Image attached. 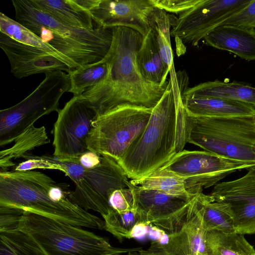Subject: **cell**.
<instances>
[{
    "label": "cell",
    "mask_w": 255,
    "mask_h": 255,
    "mask_svg": "<svg viewBox=\"0 0 255 255\" xmlns=\"http://www.w3.org/2000/svg\"><path fill=\"white\" fill-rule=\"evenodd\" d=\"M112 31V44L103 58L108 66L107 77L81 96L89 101L97 117L124 105L153 109L166 91L169 80L158 85L141 74L136 63L143 40L140 33L122 26L113 27Z\"/></svg>",
    "instance_id": "6da1fadb"
},
{
    "label": "cell",
    "mask_w": 255,
    "mask_h": 255,
    "mask_svg": "<svg viewBox=\"0 0 255 255\" xmlns=\"http://www.w3.org/2000/svg\"><path fill=\"white\" fill-rule=\"evenodd\" d=\"M162 98L153 108L142 133L117 162L127 176L138 180L154 173L166 164L186 143L185 109L180 93L171 77Z\"/></svg>",
    "instance_id": "7a4b0ae2"
},
{
    "label": "cell",
    "mask_w": 255,
    "mask_h": 255,
    "mask_svg": "<svg viewBox=\"0 0 255 255\" xmlns=\"http://www.w3.org/2000/svg\"><path fill=\"white\" fill-rule=\"evenodd\" d=\"M65 183L33 170L0 172V207L27 211L80 227L104 229V221L73 203Z\"/></svg>",
    "instance_id": "3957f363"
},
{
    "label": "cell",
    "mask_w": 255,
    "mask_h": 255,
    "mask_svg": "<svg viewBox=\"0 0 255 255\" xmlns=\"http://www.w3.org/2000/svg\"><path fill=\"white\" fill-rule=\"evenodd\" d=\"M11 2L15 20L62 54L75 69L102 60L110 49L112 28L86 29L67 26L36 9L29 0Z\"/></svg>",
    "instance_id": "277c9868"
},
{
    "label": "cell",
    "mask_w": 255,
    "mask_h": 255,
    "mask_svg": "<svg viewBox=\"0 0 255 255\" xmlns=\"http://www.w3.org/2000/svg\"><path fill=\"white\" fill-rule=\"evenodd\" d=\"M184 133L186 143L205 151L255 162V116L195 117L185 110Z\"/></svg>",
    "instance_id": "5b68a950"
},
{
    "label": "cell",
    "mask_w": 255,
    "mask_h": 255,
    "mask_svg": "<svg viewBox=\"0 0 255 255\" xmlns=\"http://www.w3.org/2000/svg\"><path fill=\"white\" fill-rule=\"evenodd\" d=\"M17 227L45 255H120L142 249L115 247L107 238L82 227L27 211L20 215Z\"/></svg>",
    "instance_id": "8992f818"
},
{
    "label": "cell",
    "mask_w": 255,
    "mask_h": 255,
    "mask_svg": "<svg viewBox=\"0 0 255 255\" xmlns=\"http://www.w3.org/2000/svg\"><path fill=\"white\" fill-rule=\"evenodd\" d=\"M44 79L27 97L0 111V146L16 138L41 117L59 111V101L71 87L70 76L56 70L45 74Z\"/></svg>",
    "instance_id": "52a82bcc"
},
{
    "label": "cell",
    "mask_w": 255,
    "mask_h": 255,
    "mask_svg": "<svg viewBox=\"0 0 255 255\" xmlns=\"http://www.w3.org/2000/svg\"><path fill=\"white\" fill-rule=\"evenodd\" d=\"M152 110L124 105L98 116L87 140L88 149L118 162L144 131Z\"/></svg>",
    "instance_id": "ba28073f"
},
{
    "label": "cell",
    "mask_w": 255,
    "mask_h": 255,
    "mask_svg": "<svg viewBox=\"0 0 255 255\" xmlns=\"http://www.w3.org/2000/svg\"><path fill=\"white\" fill-rule=\"evenodd\" d=\"M254 166L255 162L230 159L205 150H183L158 170L184 179L190 192L196 195L234 172Z\"/></svg>",
    "instance_id": "9c48e42d"
},
{
    "label": "cell",
    "mask_w": 255,
    "mask_h": 255,
    "mask_svg": "<svg viewBox=\"0 0 255 255\" xmlns=\"http://www.w3.org/2000/svg\"><path fill=\"white\" fill-rule=\"evenodd\" d=\"M57 113L53 130V156L62 159L78 158L89 150L87 140L97 112L89 101L80 96H73Z\"/></svg>",
    "instance_id": "30bf717a"
},
{
    "label": "cell",
    "mask_w": 255,
    "mask_h": 255,
    "mask_svg": "<svg viewBox=\"0 0 255 255\" xmlns=\"http://www.w3.org/2000/svg\"><path fill=\"white\" fill-rule=\"evenodd\" d=\"M128 178L117 162L102 156L100 163L87 168L81 179L75 183V189L70 192L69 198L83 209L97 212L103 217L112 209L109 203L110 193L116 189L128 188Z\"/></svg>",
    "instance_id": "8fae6325"
},
{
    "label": "cell",
    "mask_w": 255,
    "mask_h": 255,
    "mask_svg": "<svg viewBox=\"0 0 255 255\" xmlns=\"http://www.w3.org/2000/svg\"><path fill=\"white\" fill-rule=\"evenodd\" d=\"M128 188L133 195L134 209L139 214L142 225H153L168 234L183 228L197 196L189 200L145 189L130 182Z\"/></svg>",
    "instance_id": "7c38bea8"
},
{
    "label": "cell",
    "mask_w": 255,
    "mask_h": 255,
    "mask_svg": "<svg viewBox=\"0 0 255 255\" xmlns=\"http://www.w3.org/2000/svg\"><path fill=\"white\" fill-rule=\"evenodd\" d=\"M252 0H201L179 15L170 36L196 46L211 31L248 5Z\"/></svg>",
    "instance_id": "4fadbf2b"
},
{
    "label": "cell",
    "mask_w": 255,
    "mask_h": 255,
    "mask_svg": "<svg viewBox=\"0 0 255 255\" xmlns=\"http://www.w3.org/2000/svg\"><path fill=\"white\" fill-rule=\"evenodd\" d=\"M209 195L214 201L229 205L235 233L255 234V166L239 178L219 182Z\"/></svg>",
    "instance_id": "5bb4252c"
},
{
    "label": "cell",
    "mask_w": 255,
    "mask_h": 255,
    "mask_svg": "<svg viewBox=\"0 0 255 255\" xmlns=\"http://www.w3.org/2000/svg\"><path fill=\"white\" fill-rule=\"evenodd\" d=\"M155 7L151 0H99L90 13L97 27H128L144 37L151 28L149 16Z\"/></svg>",
    "instance_id": "9a60e30c"
},
{
    "label": "cell",
    "mask_w": 255,
    "mask_h": 255,
    "mask_svg": "<svg viewBox=\"0 0 255 255\" xmlns=\"http://www.w3.org/2000/svg\"><path fill=\"white\" fill-rule=\"evenodd\" d=\"M0 47L8 59L11 73L18 79L56 70L68 73L72 70L52 55L16 41L0 32Z\"/></svg>",
    "instance_id": "2e32d148"
},
{
    "label": "cell",
    "mask_w": 255,
    "mask_h": 255,
    "mask_svg": "<svg viewBox=\"0 0 255 255\" xmlns=\"http://www.w3.org/2000/svg\"><path fill=\"white\" fill-rule=\"evenodd\" d=\"M204 39L207 45L232 52L247 61L255 60V31L232 25H220Z\"/></svg>",
    "instance_id": "e0dca14e"
},
{
    "label": "cell",
    "mask_w": 255,
    "mask_h": 255,
    "mask_svg": "<svg viewBox=\"0 0 255 255\" xmlns=\"http://www.w3.org/2000/svg\"><path fill=\"white\" fill-rule=\"evenodd\" d=\"M186 113L195 117H228L255 116V106L242 102L215 98L182 97Z\"/></svg>",
    "instance_id": "ac0fdd59"
},
{
    "label": "cell",
    "mask_w": 255,
    "mask_h": 255,
    "mask_svg": "<svg viewBox=\"0 0 255 255\" xmlns=\"http://www.w3.org/2000/svg\"><path fill=\"white\" fill-rule=\"evenodd\" d=\"M185 98H215L242 102L255 106V87L247 83L218 80L200 83L188 88Z\"/></svg>",
    "instance_id": "d6986e66"
},
{
    "label": "cell",
    "mask_w": 255,
    "mask_h": 255,
    "mask_svg": "<svg viewBox=\"0 0 255 255\" xmlns=\"http://www.w3.org/2000/svg\"><path fill=\"white\" fill-rule=\"evenodd\" d=\"M38 10L60 23L71 27L93 29L95 23L90 12L77 5L74 0H29Z\"/></svg>",
    "instance_id": "ffe728a7"
},
{
    "label": "cell",
    "mask_w": 255,
    "mask_h": 255,
    "mask_svg": "<svg viewBox=\"0 0 255 255\" xmlns=\"http://www.w3.org/2000/svg\"><path fill=\"white\" fill-rule=\"evenodd\" d=\"M136 63L142 76L148 82L163 85L168 81L170 71L159 53L151 28L143 37L141 45L136 56Z\"/></svg>",
    "instance_id": "44dd1931"
},
{
    "label": "cell",
    "mask_w": 255,
    "mask_h": 255,
    "mask_svg": "<svg viewBox=\"0 0 255 255\" xmlns=\"http://www.w3.org/2000/svg\"><path fill=\"white\" fill-rule=\"evenodd\" d=\"M197 203L207 232L235 233L233 217L228 204L214 201L209 195L202 192L198 195Z\"/></svg>",
    "instance_id": "7402d4cb"
},
{
    "label": "cell",
    "mask_w": 255,
    "mask_h": 255,
    "mask_svg": "<svg viewBox=\"0 0 255 255\" xmlns=\"http://www.w3.org/2000/svg\"><path fill=\"white\" fill-rule=\"evenodd\" d=\"M163 238L152 242L146 249L139 252L141 255H194L195 245L189 227L184 225L178 232L164 233Z\"/></svg>",
    "instance_id": "603a6c76"
},
{
    "label": "cell",
    "mask_w": 255,
    "mask_h": 255,
    "mask_svg": "<svg viewBox=\"0 0 255 255\" xmlns=\"http://www.w3.org/2000/svg\"><path fill=\"white\" fill-rule=\"evenodd\" d=\"M12 146L0 152V172L7 171L9 167L14 166L15 164L12 160L21 157L28 151L50 142L45 127L37 128L34 125L18 136Z\"/></svg>",
    "instance_id": "cb8c5ba5"
},
{
    "label": "cell",
    "mask_w": 255,
    "mask_h": 255,
    "mask_svg": "<svg viewBox=\"0 0 255 255\" xmlns=\"http://www.w3.org/2000/svg\"><path fill=\"white\" fill-rule=\"evenodd\" d=\"M206 244L208 255H255V250L243 235L207 232Z\"/></svg>",
    "instance_id": "d4e9b609"
},
{
    "label": "cell",
    "mask_w": 255,
    "mask_h": 255,
    "mask_svg": "<svg viewBox=\"0 0 255 255\" xmlns=\"http://www.w3.org/2000/svg\"><path fill=\"white\" fill-rule=\"evenodd\" d=\"M0 32L19 43L42 49L64 62L72 70L75 69L72 63L55 49L44 42L31 30L2 12H0Z\"/></svg>",
    "instance_id": "484cf974"
},
{
    "label": "cell",
    "mask_w": 255,
    "mask_h": 255,
    "mask_svg": "<svg viewBox=\"0 0 255 255\" xmlns=\"http://www.w3.org/2000/svg\"><path fill=\"white\" fill-rule=\"evenodd\" d=\"M134 185L144 188L157 190L172 196L192 200L198 194H191L184 179L166 171L158 170L144 178L132 180Z\"/></svg>",
    "instance_id": "4316f807"
},
{
    "label": "cell",
    "mask_w": 255,
    "mask_h": 255,
    "mask_svg": "<svg viewBox=\"0 0 255 255\" xmlns=\"http://www.w3.org/2000/svg\"><path fill=\"white\" fill-rule=\"evenodd\" d=\"M0 255H45L17 225L0 228Z\"/></svg>",
    "instance_id": "83f0119b"
},
{
    "label": "cell",
    "mask_w": 255,
    "mask_h": 255,
    "mask_svg": "<svg viewBox=\"0 0 255 255\" xmlns=\"http://www.w3.org/2000/svg\"><path fill=\"white\" fill-rule=\"evenodd\" d=\"M108 73V66L102 60L80 66L71 70L69 75L71 87L68 92L80 96L90 89L103 82Z\"/></svg>",
    "instance_id": "f1b7e54d"
},
{
    "label": "cell",
    "mask_w": 255,
    "mask_h": 255,
    "mask_svg": "<svg viewBox=\"0 0 255 255\" xmlns=\"http://www.w3.org/2000/svg\"><path fill=\"white\" fill-rule=\"evenodd\" d=\"M103 218L105 223L104 230L120 242L125 239L133 238L135 227L142 225L140 217L135 209L125 212H118L111 209Z\"/></svg>",
    "instance_id": "f546056e"
},
{
    "label": "cell",
    "mask_w": 255,
    "mask_h": 255,
    "mask_svg": "<svg viewBox=\"0 0 255 255\" xmlns=\"http://www.w3.org/2000/svg\"><path fill=\"white\" fill-rule=\"evenodd\" d=\"M109 203L112 209L118 212L133 209V197L131 190L129 188H121L112 190L109 196Z\"/></svg>",
    "instance_id": "4dcf8cb0"
},
{
    "label": "cell",
    "mask_w": 255,
    "mask_h": 255,
    "mask_svg": "<svg viewBox=\"0 0 255 255\" xmlns=\"http://www.w3.org/2000/svg\"><path fill=\"white\" fill-rule=\"evenodd\" d=\"M221 25H232L255 31V0H252L245 8L229 18Z\"/></svg>",
    "instance_id": "1f68e13d"
},
{
    "label": "cell",
    "mask_w": 255,
    "mask_h": 255,
    "mask_svg": "<svg viewBox=\"0 0 255 255\" xmlns=\"http://www.w3.org/2000/svg\"><path fill=\"white\" fill-rule=\"evenodd\" d=\"M155 7L169 13L178 14L192 8L201 0H151Z\"/></svg>",
    "instance_id": "d6a6232c"
},
{
    "label": "cell",
    "mask_w": 255,
    "mask_h": 255,
    "mask_svg": "<svg viewBox=\"0 0 255 255\" xmlns=\"http://www.w3.org/2000/svg\"><path fill=\"white\" fill-rule=\"evenodd\" d=\"M152 29L161 57L167 67L170 69L173 64V55L170 39L156 27Z\"/></svg>",
    "instance_id": "836d02e7"
},
{
    "label": "cell",
    "mask_w": 255,
    "mask_h": 255,
    "mask_svg": "<svg viewBox=\"0 0 255 255\" xmlns=\"http://www.w3.org/2000/svg\"><path fill=\"white\" fill-rule=\"evenodd\" d=\"M102 158V155L89 150L82 154L78 157V160L80 163L85 168H91L99 165Z\"/></svg>",
    "instance_id": "e575fe53"
},
{
    "label": "cell",
    "mask_w": 255,
    "mask_h": 255,
    "mask_svg": "<svg viewBox=\"0 0 255 255\" xmlns=\"http://www.w3.org/2000/svg\"><path fill=\"white\" fill-rule=\"evenodd\" d=\"M74 1L84 10L90 12L97 4L99 0H74Z\"/></svg>",
    "instance_id": "d590c367"
},
{
    "label": "cell",
    "mask_w": 255,
    "mask_h": 255,
    "mask_svg": "<svg viewBox=\"0 0 255 255\" xmlns=\"http://www.w3.org/2000/svg\"><path fill=\"white\" fill-rule=\"evenodd\" d=\"M139 251H132L127 253V255H141Z\"/></svg>",
    "instance_id": "8d00e7d4"
}]
</instances>
